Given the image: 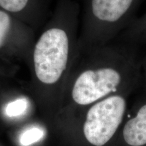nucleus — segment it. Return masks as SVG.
<instances>
[{
  "label": "nucleus",
  "instance_id": "nucleus-1",
  "mask_svg": "<svg viewBox=\"0 0 146 146\" xmlns=\"http://www.w3.org/2000/svg\"><path fill=\"white\" fill-rule=\"evenodd\" d=\"M80 8L74 0H58L36 38L28 67L35 86L53 90L66 86L80 55Z\"/></svg>",
  "mask_w": 146,
  "mask_h": 146
},
{
  "label": "nucleus",
  "instance_id": "nucleus-2",
  "mask_svg": "<svg viewBox=\"0 0 146 146\" xmlns=\"http://www.w3.org/2000/svg\"><path fill=\"white\" fill-rule=\"evenodd\" d=\"M131 68L121 50L105 45L80 53L66 86L75 104L87 106L116 94L131 75Z\"/></svg>",
  "mask_w": 146,
  "mask_h": 146
},
{
  "label": "nucleus",
  "instance_id": "nucleus-3",
  "mask_svg": "<svg viewBox=\"0 0 146 146\" xmlns=\"http://www.w3.org/2000/svg\"><path fill=\"white\" fill-rule=\"evenodd\" d=\"M133 0H88L80 22V53L107 45L121 28Z\"/></svg>",
  "mask_w": 146,
  "mask_h": 146
},
{
  "label": "nucleus",
  "instance_id": "nucleus-4",
  "mask_svg": "<svg viewBox=\"0 0 146 146\" xmlns=\"http://www.w3.org/2000/svg\"><path fill=\"white\" fill-rule=\"evenodd\" d=\"M127 102L121 95L114 94L91 105L86 114L83 133L95 146L106 144L123 122Z\"/></svg>",
  "mask_w": 146,
  "mask_h": 146
},
{
  "label": "nucleus",
  "instance_id": "nucleus-5",
  "mask_svg": "<svg viewBox=\"0 0 146 146\" xmlns=\"http://www.w3.org/2000/svg\"><path fill=\"white\" fill-rule=\"evenodd\" d=\"M36 38L35 29L0 8V52L28 66Z\"/></svg>",
  "mask_w": 146,
  "mask_h": 146
},
{
  "label": "nucleus",
  "instance_id": "nucleus-6",
  "mask_svg": "<svg viewBox=\"0 0 146 146\" xmlns=\"http://www.w3.org/2000/svg\"><path fill=\"white\" fill-rule=\"evenodd\" d=\"M57 1L58 0H0V8L36 31L45 25L52 15L50 12L52 4Z\"/></svg>",
  "mask_w": 146,
  "mask_h": 146
},
{
  "label": "nucleus",
  "instance_id": "nucleus-7",
  "mask_svg": "<svg viewBox=\"0 0 146 146\" xmlns=\"http://www.w3.org/2000/svg\"><path fill=\"white\" fill-rule=\"evenodd\" d=\"M123 135L124 140L129 145H146V104L139 108L135 116L126 123Z\"/></svg>",
  "mask_w": 146,
  "mask_h": 146
},
{
  "label": "nucleus",
  "instance_id": "nucleus-8",
  "mask_svg": "<svg viewBox=\"0 0 146 146\" xmlns=\"http://www.w3.org/2000/svg\"><path fill=\"white\" fill-rule=\"evenodd\" d=\"M29 106V102L26 98H17L7 104L5 109V114L10 118L22 116L26 114Z\"/></svg>",
  "mask_w": 146,
  "mask_h": 146
},
{
  "label": "nucleus",
  "instance_id": "nucleus-9",
  "mask_svg": "<svg viewBox=\"0 0 146 146\" xmlns=\"http://www.w3.org/2000/svg\"><path fill=\"white\" fill-rule=\"evenodd\" d=\"M44 136V131L41 128L33 127L27 129L21 135L20 143L23 146H29L41 140Z\"/></svg>",
  "mask_w": 146,
  "mask_h": 146
}]
</instances>
